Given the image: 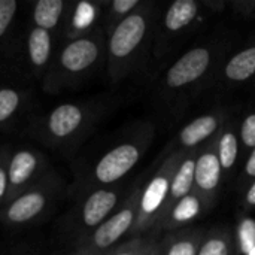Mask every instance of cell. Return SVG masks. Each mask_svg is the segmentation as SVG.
I'll return each mask as SVG.
<instances>
[{"label": "cell", "instance_id": "cell-2", "mask_svg": "<svg viewBox=\"0 0 255 255\" xmlns=\"http://www.w3.org/2000/svg\"><path fill=\"white\" fill-rule=\"evenodd\" d=\"M100 40L93 33L63 43L55 51L51 67L42 81L43 91L58 94L73 87L94 67L100 58Z\"/></svg>", "mask_w": 255, "mask_h": 255}, {"label": "cell", "instance_id": "cell-19", "mask_svg": "<svg viewBox=\"0 0 255 255\" xmlns=\"http://www.w3.org/2000/svg\"><path fill=\"white\" fill-rule=\"evenodd\" d=\"M255 73V46L236 54L226 66V76L232 81L242 82Z\"/></svg>", "mask_w": 255, "mask_h": 255}, {"label": "cell", "instance_id": "cell-22", "mask_svg": "<svg viewBox=\"0 0 255 255\" xmlns=\"http://www.w3.org/2000/svg\"><path fill=\"white\" fill-rule=\"evenodd\" d=\"M238 158V139L233 133H224L220 140V164L223 169H230Z\"/></svg>", "mask_w": 255, "mask_h": 255}, {"label": "cell", "instance_id": "cell-31", "mask_svg": "<svg viewBox=\"0 0 255 255\" xmlns=\"http://www.w3.org/2000/svg\"><path fill=\"white\" fill-rule=\"evenodd\" d=\"M75 255H103V253H94V251H87V250H78Z\"/></svg>", "mask_w": 255, "mask_h": 255}, {"label": "cell", "instance_id": "cell-25", "mask_svg": "<svg viewBox=\"0 0 255 255\" xmlns=\"http://www.w3.org/2000/svg\"><path fill=\"white\" fill-rule=\"evenodd\" d=\"M199 255H229V247L223 239L214 238L203 244Z\"/></svg>", "mask_w": 255, "mask_h": 255}, {"label": "cell", "instance_id": "cell-10", "mask_svg": "<svg viewBox=\"0 0 255 255\" xmlns=\"http://www.w3.org/2000/svg\"><path fill=\"white\" fill-rule=\"evenodd\" d=\"M211 63V54L206 48H194L184 54L167 72V85L179 88L197 81L205 75Z\"/></svg>", "mask_w": 255, "mask_h": 255}, {"label": "cell", "instance_id": "cell-27", "mask_svg": "<svg viewBox=\"0 0 255 255\" xmlns=\"http://www.w3.org/2000/svg\"><path fill=\"white\" fill-rule=\"evenodd\" d=\"M139 0H114L111 3V12L115 16H123L126 18L128 15V12H131V9H134L137 6Z\"/></svg>", "mask_w": 255, "mask_h": 255}, {"label": "cell", "instance_id": "cell-16", "mask_svg": "<svg viewBox=\"0 0 255 255\" xmlns=\"http://www.w3.org/2000/svg\"><path fill=\"white\" fill-rule=\"evenodd\" d=\"M170 193V182L167 176L158 175L155 176L145 188L142 199H140V214L143 218L154 215L160 206L163 205L164 199Z\"/></svg>", "mask_w": 255, "mask_h": 255}, {"label": "cell", "instance_id": "cell-4", "mask_svg": "<svg viewBox=\"0 0 255 255\" xmlns=\"http://www.w3.org/2000/svg\"><path fill=\"white\" fill-rule=\"evenodd\" d=\"M118 205V194L109 188H96L69 214L63 233L70 235L78 245L103 224Z\"/></svg>", "mask_w": 255, "mask_h": 255}, {"label": "cell", "instance_id": "cell-24", "mask_svg": "<svg viewBox=\"0 0 255 255\" xmlns=\"http://www.w3.org/2000/svg\"><path fill=\"white\" fill-rule=\"evenodd\" d=\"M10 151L7 146L0 148V211L6 205L7 199V188H9V179H7V163H9Z\"/></svg>", "mask_w": 255, "mask_h": 255}, {"label": "cell", "instance_id": "cell-7", "mask_svg": "<svg viewBox=\"0 0 255 255\" xmlns=\"http://www.w3.org/2000/svg\"><path fill=\"white\" fill-rule=\"evenodd\" d=\"M146 33V19L140 13H130L121 19L108 39V54L112 67L121 66L137 49Z\"/></svg>", "mask_w": 255, "mask_h": 255}, {"label": "cell", "instance_id": "cell-29", "mask_svg": "<svg viewBox=\"0 0 255 255\" xmlns=\"http://www.w3.org/2000/svg\"><path fill=\"white\" fill-rule=\"evenodd\" d=\"M245 170H247V175L254 176L255 178V148L253 149V152H251V155H250V158H248V161H247Z\"/></svg>", "mask_w": 255, "mask_h": 255}, {"label": "cell", "instance_id": "cell-18", "mask_svg": "<svg viewBox=\"0 0 255 255\" xmlns=\"http://www.w3.org/2000/svg\"><path fill=\"white\" fill-rule=\"evenodd\" d=\"M197 15V3L194 0H176L169 7L164 24L169 30L178 31L187 27Z\"/></svg>", "mask_w": 255, "mask_h": 255}, {"label": "cell", "instance_id": "cell-28", "mask_svg": "<svg viewBox=\"0 0 255 255\" xmlns=\"http://www.w3.org/2000/svg\"><path fill=\"white\" fill-rule=\"evenodd\" d=\"M167 255H196V245L190 241H181L170 247Z\"/></svg>", "mask_w": 255, "mask_h": 255}, {"label": "cell", "instance_id": "cell-3", "mask_svg": "<svg viewBox=\"0 0 255 255\" xmlns=\"http://www.w3.org/2000/svg\"><path fill=\"white\" fill-rule=\"evenodd\" d=\"M64 191L61 178L52 170L40 182L30 187L0 211V221L7 229H25L45 218Z\"/></svg>", "mask_w": 255, "mask_h": 255}, {"label": "cell", "instance_id": "cell-15", "mask_svg": "<svg viewBox=\"0 0 255 255\" xmlns=\"http://www.w3.org/2000/svg\"><path fill=\"white\" fill-rule=\"evenodd\" d=\"M196 184L203 191H212L218 187L221 179L220 158L212 152H205L196 161Z\"/></svg>", "mask_w": 255, "mask_h": 255}, {"label": "cell", "instance_id": "cell-9", "mask_svg": "<svg viewBox=\"0 0 255 255\" xmlns=\"http://www.w3.org/2000/svg\"><path fill=\"white\" fill-rule=\"evenodd\" d=\"M134 223V208L127 205L112 214L103 224H100L87 239L79 244V250L105 253L114 244H117L133 226Z\"/></svg>", "mask_w": 255, "mask_h": 255}, {"label": "cell", "instance_id": "cell-11", "mask_svg": "<svg viewBox=\"0 0 255 255\" xmlns=\"http://www.w3.org/2000/svg\"><path fill=\"white\" fill-rule=\"evenodd\" d=\"M97 15H99L97 4L91 1L82 0L78 3H70L63 28H61L63 39L72 40V39L88 34L90 28L97 19Z\"/></svg>", "mask_w": 255, "mask_h": 255}, {"label": "cell", "instance_id": "cell-14", "mask_svg": "<svg viewBox=\"0 0 255 255\" xmlns=\"http://www.w3.org/2000/svg\"><path fill=\"white\" fill-rule=\"evenodd\" d=\"M27 94L24 90L3 85L0 87V130H7L24 109Z\"/></svg>", "mask_w": 255, "mask_h": 255}, {"label": "cell", "instance_id": "cell-5", "mask_svg": "<svg viewBox=\"0 0 255 255\" xmlns=\"http://www.w3.org/2000/svg\"><path fill=\"white\" fill-rule=\"evenodd\" d=\"M51 172L52 167L49 164V160L42 151L33 148H19L16 151H12L7 163L9 188L6 203L40 182Z\"/></svg>", "mask_w": 255, "mask_h": 255}, {"label": "cell", "instance_id": "cell-33", "mask_svg": "<svg viewBox=\"0 0 255 255\" xmlns=\"http://www.w3.org/2000/svg\"><path fill=\"white\" fill-rule=\"evenodd\" d=\"M245 255H255V248H254V250H251V251H250L248 254H245Z\"/></svg>", "mask_w": 255, "mask_h": 255}, {"label": "cell", "instance_id": "cell-12", "mask_svg": "<svg viewBox=\"0 0 255 255\" xmlns=\"http://www.w3.org/2000/svg\"><path fill=\"white\" fill-rule=\"evenodd\" d=\"M69 4L64 0H37L31 7V25L61 34Z\"/></svg>", "mask_w": 255, "mask_h": 255}, {"label": "cell", "instance_id": "cell-20", "mask_svg": "<svg viewBox=\"0 0 255 255\" xmlns=\"http://www.w3.org/2000/svg\"><path fill=\"white\" fill-rule=\"evenodd\" d=\"M196 175V161L194 160H185L178 172L173 176V181L170 184V193L173 199H182L188 196Z\"/></svg>", "mask_w": 255, "mask_h": 255}, {"label": "cell", "instance_id": "cell-1", "mask_svg": "<svg viewBox=\"0 0 255 255\" xmlns=\"http://www.w3.org/2000/svg\"><path fill=\"white\" fill-rule=\"evenodd\" d=\"M90 121L91 108L88 105L67 102L57 105L48 112L33 117L24 133L30 139L58 151L70 148L85 131Z\"/></svg>", "mask_w": 255, "mask_h": 255}, {"label": "cell", "instance_id": "cell-30", "mask_svg": "<svg viewBox=\"0 0 255 255\" xmlns=\"http://www.w3.org/2000/svg\"><path fill=\"white\" fill-rule=\"evenodd\" d=\"M247 202H248L250 205L255 206V181L253 182V185L250 187L248 193H247Z\"/></svg>", "mask_w": 255, "mask_h": 255}, {"label": "cell", "instance_id": "cell-21", "mask_svg": "<svg viewBox=\"0 0 255 255\" xmlns=\"http://www.w3.org/2000/svg\"><path fill=\"white\" fill-rule=\"evenodd\" d=\"M199 212H200L199 199L188 194L176 203V206L173 208V212H172V218L176 223H187V221L196 218L199 215Z\"/></svg>", "mask_w": 255, "mask_h": 255}, {"label": "cell", "instance_id": "cell-26", "mask_svg": "<svg viewBox=\"0 0 255 255\" xmlns=\"http://www.w3.org/2000/svg\"><path fill=\"white\" fill-rule=\"evenodd\" d=\"M241 136L247 146L255 148V114L248 115L245 118L242 128H241Z\"/></svg>", "mask_w": 255, "mask_h": 255}, {"label": "cell", "instance_id": "cell-32", "mask_svg": "<svg viewBox=\"0 0 255 255\" xmlns=\"http://www.w3.org/2000/svg\"><path fill=\"white\" fill-rule=\"evenodd\" d=\"M114 255H136L134 253H128V251H123V253H117Z\"/></svg>", "mask_w": 255, "mask_h": 255}, {"label": "cell", "instance_id": "cell-23", "mask_svg": "<svg viewBox=\"0 0 255 255\" xmlns=\"http://www.w3.org/2000/svg\"><path fill=\"white\" fill-rule=\"evenodd\" d=\"M239 245L244 254H248L255 248V221L253 218H245L239 226Z\"/></svg>", "mask_w": 255, "mask_h": 255}, {"label": "cell", "instance_id": "cell-8", "mask_svg": "<svg viewBox=\"0 0 255 255\" xmlns=\"http://www.w3.org/2000/svg\"><path fill=\"white\" fill-rule=\"evenodd\" d=\"M139 157L140 152L136 145L121 143L103 154V157L94 164L88 182L103 187L115 184L136 166Z\"/></svg>", "mask_w": 255, "mask_h": 255}, {"label": "cell", "instance_id": "cell-13", "mask_svg": "<svg viewBox=\"0 0 255 255\" xmlns=\"http://www.w3.org/2000/svg\"><path fill=\"white\" fill-rule=\"evenodd\" d=\"M19 3L16 0H0V63L10 57L15 49L13 28Z\"/></svg>", "mask_w": 255, "mask_h": 255}, {"label": "cell", "instance_id": "cell-6", "mask_svg": "<svg viewBox=\"0 0 255 255\" xmlns=\"http://www.w3.org/2000/svg\"><path fill=\"white\" fill-rule=\"evenodd\" d=\"M57 34L30 25L22 42V48H15L12 54L24 60L25 72L31 78L43 81L55 55Z\"/></svg>", "mask_w": 255, "mask_h": 255}, {"label": "cell", "instance_id": "cell-17", "mask_svg": "<svg viewBox=\"0 0 255 255\" xmlns=\"http://www.w3.org/2000/svg\"><path fill=\"white\" fill-rule=\"evenodd\" d=\"M218 127V121L212 115H203L191 121L188 126H185L179 134L181 142L185 146H194L205 140L208 136H211Z\"/></svg>", "mask_w": 255, "mask_h": 255}]
</instances>
